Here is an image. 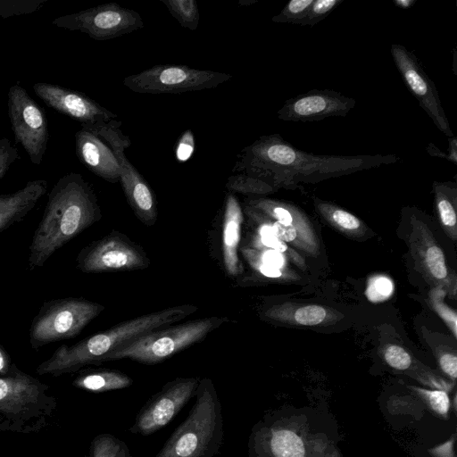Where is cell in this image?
<instances>
[{
  "instance_id": "6da1fadb",
  "label": "cell",
  "mask_w": 457,
  "mask_h": 457,
  "mask_svg": "<svg viewBox=\"0 0 457 457\" xmlns=\"http://www.w3.org/2000/svg\"><path fill=\"white\" fill-rule=\"evenodd\" d=\"M399 161L394 154L332 155L304 152L279 134L263 135L237 155L232 169L259 179L276 190L317 183Z\"/></svg>"
},
{
  "instance_id": "7a4b0ae2",
  "label": "cell",
  "mask_w": 457,
  "mask_h": 457,
  "mask_svg": "<svg viewBox=\"0 0 457 457\" xmlns=\"http://www.w3.org/2000/svg\"><path fill=\"white\" fill-rule=\"evenodd\" d=\"M102 217L97 197L81 174L61 177L48 194L46 205L29 246V270L45 265L61 247Z\"/></svg>"
},
{
  "instance_id": "3957f363",
  "label": "cell",
  "mask_w": 457,
  "mask_h": 457,
  "mask_svg": "<svg viewBox=\"0 0 457 457\" xmlns=\"http://www.w3.org/2000/svg\"><path fill=\"white\" fill-rule=\"evenodd\" d=\"M196 311L197 307L192 304L169 307L123 321L74 345H62L37 367L36 372L58 377L79 371L87 365L100 364L125 344L152 330L177 323Z\"/></svg>"
},
{
  "instance_id": "277c9868",
  "label": "cell",
  "mask_w": 457,
  "mask_h": 457,
  "mask_svg": "<svg viewBox=\"0 0 457 457\" xmlns=\"http://www.w3.org/2000/svg\"><path fill=\"white\" fill-rule=\"evenodd\" d=\"M195 401L186 420L155 457H214L223 441L221 404L212 380L200 378Z\"/></svg>"
},
{
  "instance_id": "5b68a950",
  "label": "cell",
  "mask_w": 457,
  "mask_h": 457,
  "mask_svg": "<svg viewBox=\"0 0 457 457\" xmlns=\"http://www.w3.org/2000/svg\"><path fill=\"white\" fill-rule=\"evenodd\" d=\"M50 387L20 370L0 376V431L37 433L50 424L57 409V399Z\"/></svg>"
},
{
  "instance_id": "8992f818",
  "label": "cell",
  "mask_w": 457,
  "mask_h": 457,
  "mask_svg": "<svg viewBox=\"0 0 457 457\" xmlns=\"http://www.w3.org/2000/svg\"><path fill=\"white\" fill-rule=\"evenodd\" d=\"M227 320V317L213 316L152 330L112 352L103 362L122 359L145 364L162 362L204 340L210 332Z\"/></svg>"
},
{
  "instance_id": "52a82bcc",
  "label": "cell",
  "mask_w": 457,
  "mask_h": 457,
  "mask_svg": "<svg viewBox=\"0 0 457 457\" xmlns=\"http://www.w3.org/2000/svg\"><path fill=\"white\" fill-rule=\"evenodd\" d=\"M104 306L80 297H64L44 302L33 318L29 345L39 349L46 345L77 337Z\"/></svg>"
},
{
  "instance_id": "ba28073f",
  "label": "cell",
  "mask_w": 457,
  "mask_h": 457,
  "mask_svg": "<svg viewBox=\"0 0 457 457\" xmlns=\"http://www.w3.org/2000/svg\"><path fill=\"white\" fill-rule=\"evenodd\" d=\"M120 125L121 121L114 119L82 129L96 134L112 149L120 169L119 182L130 208L144 225L152 226L157 219L155 196L147 181L125 154V150L131 145V141L122 133Z\"/></svg>"
},
{
  "instance_id": "9c48e42d",
  "label": "cell",
  "mask_w": 457,
  "mask_h": 457,
  "mask_svg": "<svg viewBox=\"0 0 457 457\" xmlns=\"http://www.w3.org/2000/svg\"><path fill=\"white\" fill-rule=\"evenodd\" d=\"M228 73L194 69L185 64H157L123 79V85L140 94H181L210 89L229 80Z\"/></svg>"
},
{
  "instance_id": "30bf717a",
  "label": "cell",
  "mask_w": 457,
  "mask_h": 457,
  "mask_svg": "<svg viewBox=\"0 0 457 457\" xmlns=\"http://www.w3.org/2000/svg\"><path fill=\"white\" fill-rule=\"evenodd\" d=\"M150 259L143 248L126 235L112 231L82 248L76 267L84 273L143 270Z\"/></svg>"
},
{
  "instance_id": "8fae6325",
  "label": "cell",
  "mask_w": 457,
  "mask_h": 457,
  "mask_svg": "<svg viewBox=\"0 0 457 457\" xmlns=\"http://www.w3.org/2000/svg\"><path fill=\"white\" fill-rule=\"evenodd\" d=\"M52 24L71 31H80L91 38L112 39L144 28L141 15L117 3H107L55 18Z\"/></svg>"
},
{
  "instance_id": "7c38bea8",
  "label": "cell",
  "mask_w": 457,
  "mask_h": 457,
  "mask_svg": "<svg viewBox=\"0 0 457 457\" xmlns=\"http://www.w3.org/2000/svg\"><path fill=\"white\" fill-rule=\"evenodd\" d=\"M7 111L17 144L27 153L35 165H39L47 147L49 133L44 109L19 84L10 87Z\"/></svg>"
},
{
  "instance_id": "4fadbf2b",
  "label": "cell",
  "mask_w": 457,
  "mask_h": 457,
  "mask_svg": "<svg viewBox=\"0 0 457 457\" xmlns=\"http://www.w3.org/2000/svg\"><path fill=\"white\" fill-rule=\"evenodd\" d=\"M410 224L408 244L416 269L433 287L455 298L457 277L448 268L444 251L428 226L416 215L411 216Z\"/></svg>"
},
{
  "instance_id": "5bb4252c",
  "label": "cell",
  "mask_w": 457,
  "mask_h": 457,
  "mask_svg": "<svg viewBox=\"0 0 457 457\" xmlns=\"http://www.w3.org/2000/svg\"><path fill=\"white\" fill-rule=\"evenodd\" d=\"M200 378H177L166 383L137 413L129 431L149 436L165 427L195 397Z\"/></svg>"
},
{
  "instance_id": "9a60e30c",
  "label": "cell",
  "mask_w": 457,
  "mask_h": 457,
  "mask_svg": "<svg viewBox=\"0 0 457 457\" xmlns=\"http://www.w3.org/2000/svg\"><path fill=\"white\" fill-rule=\"evenodd\" d=\"M390 51L395 67L420 106L442 133L449 138L453 137L436 85L427 75L417 57L399 44H392Z\"/></svg>"
},
{
  "instance_id": "2e32d148",
  "label": "cell",
  "mask_w": 457,
  "mask_h": 457,
  "mask_svg": "<svg viewBox=\"0 0 457 457\" xmlns=\"http://www.w3.org/2000/svg\"><path fill=\"white\" fill-rule=\"evenodd\" d=\"M356 100L331 89H313L287 99L278 111L284 121H319L344 117L354 108Z\"/></svg>"
},
{
  "instance_id": "e0dca14e",
  "label": "cell",
  "mask_w": 457,
  "mask_h": 457,
  "mask_svg": "<svg viewBox=\"0 0 457 457\" xmlns=\"http://www.w3.org/2000/svg\"><path fill=\"white\" fill-rule=\"evenodd\" d=\"M32 87L48 106L79 121L81 128L96 126L117 118V114L81 92L46 82L35 83Z\"/></svg>"
},
{
  "instance_id": "ac0fdd59",
  "label": "cell",
  "mask_w": 457,
  "mask_h": 457,
  "mask_svg": "<svg viewBox=\"0 0 457 457\" xmlns=\"http://www.w3.org/2000/svg\"><path fill=\"white\" fill-rule=\"evenodd\" d=\"M75 152L80 162L97 177L120 181V165L110 145L96 134L80 129L75 134Z\"/></svg>"
},
{
  "instance_id": "d6986e66",
  "label": "cell",
  "mask_w": 457,
  "mask_h": 457,
  "mask_svg": "<svg viewBox=\"0 0 457 457\" xmlns=\"http://www.w3.org/2000/svg\"><path fill=\"white\" fill-rule=\"evenodd\" d=\"M262 318L286 325L316 327L334 324L343 315L337 310L323 305L287 302L267 307L262 312Z\"/></svg>"
},
{
  "instance_id": "ffe728a7",
  "label": "cell",
  "mask_w": 457,
  "mask_h": 457,
  "mask_svg": "<svg viewBox=\"0 0 457 457\" xmlns=\"http://www.w3.org/2000/svg\"><path fill=\"white\" fill-rule=\"evenodd\" d=\"M243 220V211L237 198L235 194L228 192L222 224V255L225 270L231 277L239 276L244 270L238 256Z\"/></svg>"
},
{
  "instance_id": "44dd1931",
  "label": "cell",
  "mask_w": 457,
  "mask_h": 457,
  "mask_svg": "<svg viewBox=\"0 0 457 457\" xmlns=\"http://www.w3.org/2000/svg\"><path fill=\"white\" fill-rule=\"evenodd\" d=\"M47 190L46 179L28 181L19 190L0 195V233L21 221Z\"/></svg>"
},
{
  "instance_id": "7402d4cb",
  "label": "cell",
  "mask_w": 457,
  "mask_h": 457,
  "mask_svg": "<svg viewBox=\"0 0 457 457\" xmlns=\"http://www.w3.org/2000/svg\"><path fill=\"white\" fill-rule=\"evenodd\" d=\"M380 354L386 363L394 370L408 372L421 383L434 389H441L445 392L452 390L453 383L445 380L429 368L420 363L403 346L388 343L380 349Z\"/></svg>"
},
{
  "instance_id": "603a6c76",
  "label": "cell",
  "mask_w": 457,
  "mask_h": 457,
  "mask_svg": "<svg viewBox=\"0 0 457 457\" xmlns=\"http://www.w3.org/2000/svg\"><path fill=\"white\" fill-rule=\"evenodd\" d=\"M435 205L442 228L457 239V186L454 182H433Z\"/></svg>"
},
{
  "instance_id": "cb8c5ba5",
  "label": "cell",
  "mask_w": 457,
  "mask_h": 457,
  "mask_svg": "<svg viewBox=\"0 0 457 457\" xmlns=\"http://www.w3.org/2000/svg\"><path fill=\"white\" fill-rule=\"evenodd\" d=\"M313 204L319 214L340 233L353 238L367 234L366 224L338 205L318 197L313 198Z\"/></svg>"
},
{
  "instance_id": "d4e9b609",
  "label": "cell",
  "mask_w": 457,
  "mask_h": 457,
  "mask_svg": "<svg viewBox=\"0 0 457 457\" xmlns=\"http://www.w3.org/2000/svg\"><path fill=\"white\" fill-rule=\"evenodd\" d=\"M264 217L270 225L271 229L278 239L292 245L305 254L310 256L318 255L320 253V243L315 229L312 224L284 225L266 216Z\"/></svg>"
},
{
  "instance_id": "484cf974",
  "label": "cell",
  "mask_w": 457,
  "mask_h": 457,
  "mask_svg": "<svg viewBox=\"0 0 457 457\" xmlns=\"http://www.w3.org/2000/svg\"><path fill=\"white\" fill-rule=\"evenodd\" d=\"M132 383L131 378L121 371L97 370L80 373L72 381V386L93 393H104L129 387Z\"/></svg>"
},
{
  "instance_id": "4316f807",
  "label": "cell",
  "mask_w": 457,
  "mask_h": 457,
  "mask_svg": "<svg viewBox=\"0 0 457 457\" xmlns=\"http://www.w3.org/2000/svg\"><path fill=\"white\" fill-rule=\"evenodd\" d=\"M225 187L228 192L240 193L248 196H262L276 191L270 184L243 172L229 176Z\"/></svg>"
},
{
  "instance_id": "83f0119b",
  "label": "cell",
  "mask_w": 457,
  "mask_h": 457,
  "mask_svg": "<svg viewBox=\"0 0 457 457\" xmlns=\"http://www.w3.org/2000/svg\"><path fill=\"white\" fill-rule=\"evenodd\" d=\"M179 25L195 30L199 25L200 14L195 0H160Z\"/></svg>"
},
{
  "instance_id": "f1b7e54d",
  "label": "cell",
  "mask_w": 457,
  "mask_h": 457,
  "mask_svg": "<svg viewBox=\"0 0 457 457\" xmlns=\"http://www.w3.org/2000/svg\"><path fill=\"white\" fill-rule=\"evenodd\" d=\"M436 415L445 419L450 409L448 393L441 389H426L420 386H409Z\"/></svg>"
},
{
  "instance_id": "f546056e",
  "label": "cell",
  "mask_w": 457,
  "mask_h": 457,
  "mask_svg": "<svg viewBox=\"0 0 457 457\" xmlns=\"http://www.w3.org/2000/svg\"><path fill=\"white\" fill-rule=\"evenodd\" d=\"M240 251L251 268L258 274L266 278L282 280H293L295 278L296 274L294 271L281 270L262 262L252 253L247 246L240 247Z\"/></svg>"
},
{
  "instance_id": "4dcf8cb0",
  "label": "cell",
  "mask_w": 457,
  "mask_h": 457,
  "mask_svg": "<svg viewBox=\"0 0 457 457\" xmlns=\"http://www.w3.org/2000/svg\"><path fill=\"white\" fill-rule=\"evenodd\" d=\"M446 293L440 289L433 287L429 292V304L432 309L439 315L445 321L454 338L457 337V314L455 311L446 305L444 301Z\"/></svg>"
},
{
  "instance_id": "1f68e13d",
  "label": "cell",
  "mask_w": 457,
  "mask_h": 457,
  "mask_svg": "<svg viewBox=\"0 0 457 457\" xmlns=\"http://www.w3.org/2000/svg\"><path fill=\"white\" fill-rule=\"evenodd\" d=\"M122 441L115 436L104 433L94 437L87 457H117Z\"/></svg>"
},
{
  "instance_id": "d6a6232c",
  "label": "cell",
  "mask_w": 457,
  "mask_h": 457,
  "mask_svg": "<svg viewBox=\"0 0 457 457\" xmlns=\"http://www.w3.org/2000/svg\"><path fill=\"white\" fill-rule=\"evenodd\" d=\"M313 0H291L271 21L276 23H291L299 25L306 15Z\"/></svg>"
},
{
  "instance_id": "836d02e7",
  "label": "cell",
  "mask_w": 457,
  "mask_h": 457,
  "mask_svg": "<svg viewBox=\"0 0 457 457\" xmlns=\"http://www.w3.org/2000/svg\"><path fill=\"white\" fill-rule=\"evenodd\" d=\"M46 0H0V18L29 14L38 11Z\"/></svg>"
},
{
  "instance_id": "e575fe53",
  "label": "cell",
  "mask_w": 457,
  "mask_h": 457,
  "mask_svg": "<svg viewBox=\"0 0 457 457\" xmlns=\"http://www.w3.org/2000/svg\"><path fill=\"white\" fill-rule=\"evenodd\" d=\"M344 0H313L304 18L300 21L301 26H314L324 20L333 9Z\"/></svg>"
},
{
  "instance_id": "d590c367",
  "label": "cell",
  "mask_w": 457,
  "mask_h": 457,
  "mask_svg": "<svg viewBox=\"0 0 457 457\" xmlns=\"http://www.w3.org/2000/svg\"><path fill=\"white\" fill-rule=\"evenodd\" d=\"M394 291L392 280L383 275L372 277L367 286L366 295L373 303L382 302L391 296Z\"/></svg>"
},
{
  "instance_id": "8d00e7d4",
  "label": "cell",
  "mask_w": 457,
  "mask_h": 457,
  "mask_svg": "<svg viewBox=\"0 0 457 457\" xmlns=\"http://www.w3.org/2000/svg\"><path fill=\"white\" fill-rule=\"evenodd\" d=\"M19 159L17 147L10 139L3 137L0 139V179L7 173L12 164Z\"/></svg>"
},
{
  "instance_id": "74e56055",
  "label": "cell",
  "mask_w": 457,
  "mask_h": 457,
  "mask_svg": "<svg viewBox=\"0 0 457 457\" xmlns=\"http://www.w3.org/2000/svg\"><path fill=\"white\" fill-rule=\"evenodd\" d=\"M436 358L442 371L447 375L453 383L457 377V355L454 350H437Z\"/></svg>"
},
{
  "instance_id": "f35d334b",
  "label": "cell",
  "mask_w": 457,
  "mask_h": 457,
  "mask_svg": "<svg viewBox=\"0 0 457 457\" xmlns=\"http://www.w3.org/2000/svg\"><path fill=\"white\" fill-rule=\"evenodd\" d=\"M455 438V435H453V436L445 443L429 449L428 453L432 457H455L453 449Z\"/></svg>"
},
{
  "instance_id": "ab89813d",
  "label": "cell",
  "mask_w": 457,
  "mask_h": 457,
  "mask_svg": "<svg viewBox=\"0 0 457 457\" xmlns=\"http://www.w3.org/2000/svg\"><path fill=\"white\" fill-rule=\"evenodd\" d=\"M14 364L15 363L12 361L9 353L0 345V376L9 375L12 372Z\"/></svg>"
},
{
  "instance_id": "60d3db41",
  "label": "cell",
  "mask_w": 457,
  "mask_h": 457,
  "mask_svg": "<svg viewBox=\"0 0 457 457\" xmlns=\"http://www.w3.org/2000/svg\"><path fill=\"white\" fill-rule=\"evenodd\" d=\"M187 137H181V142L179 143L177 149V156L181 161H185L186 159H187L188 156H190L191 152L193 151V147L185 146V144L187 143L189 139L193 137L190 130L187 131Z\"/></svg>"
},
{
  "instance_id": "b9f144b4",
  "label": "cell",
  "mask_w": 457,
  "mask_h": 457,
  "mask_svg": "<svg viewBox=\"0 0 457 457\" xmlns=\"http://www.w3.org/2000/svg\"><path fill=\"white\" fill-rule=\"evenodd\" d=\"M457 141H456V137L453 136L452 137L449 138V150H450V153H449V158H450V161H453V163L456 164L457 162V154H456V150H457Z\"/></svg>"
},
{
  "instance_id": "7bdbcfd3",
  "label": "cell",
  "mask_w": 457,
  "mask_h": 457,
  "mask_svg": "<svg viewBox=\"0 0 457 457\" xmlns=\"http://www.w3.org/2000/svg\"><path fill=\"white\" fill-rule=\"evenodd\" d=\"M428 153L432 156H436V157L439 156V157H443V158H445L450 161L448 154L440 152L439 149L437 147H436L432 143L429 144V145L428 147Z\"/></svg>"
},
{
  "instance_id": "ee69618b",
  "label": "cell",
  "mask_w": 457,
  "mask_h": 457,
  "mask_svg": "<svg viewBox=\"0 0 457 457\" xmlns=\"http://www.w3.org/2000/svg\"><path fill=\"white\" fill-rule=\"evenodd\" d=\"M117 457H131L129 447L123 441L121 443V446H120V449L119 451Z\"/></svg>"
},
{
  "instance_id": "f6af8a7d",
  "label": "cell",
  "mask_w": 457,
  "mask_h": 457,
  "mask_svg": "<svg viewBox=\"0 0 457 457\" xmlns=\"http://www.w3.org/2000/svg\"><path fill=\"white\" fill-rule=\"evenodd\" d=\"M414 2L412 0H407V1H403V0H400V1H395V4L402 7V8H409Z\"/></svg>"
}]
</instances>
